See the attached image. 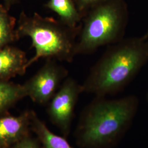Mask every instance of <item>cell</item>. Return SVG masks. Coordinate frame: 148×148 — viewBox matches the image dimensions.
<instances>
[{
  "label": "cell",
  "mask_w": 148,
  "mask_h": 148,
  "mask_svg": "<svg viewBox=\"0 0 148 148\" xmlns=\"http://www.w3.org/2000/svg\"><path fill=\"white\" fill-rule=\"evenodd\" d=\"M139 106L137 96L95 97L81 111L74 133L81 148H112L123 137Z\"/></svg>",
  "instance_id": "6da1fadb"
},
{
  "label": "cell",
  "mask_w": 148,
  "mask_h": 148,
  "mask_svg": "<svg viewBox=\"0 0 148 148\" xmlns=\"http://www.w3.org/2000/svg\"><path fill=\"white\" fill-rule=\"evenodd\" d=\"M148 62V39L123 38L108 46L81 84L83 93L106 97L120 93Z\"/></svg>",
  "instance_id": "7a4b0ae2"
},
{
  "label": "cell",
  "mask_w": 148,
  "mask_h": 148,
  "mask_svg": "<svg viewBox=\"0 0 148 148\" xmlns=\"http://www.w3.org/2000/svg\"><path fill=\"white\" fill-rule=\"evenodd\" d=\"M81 24L76 28L67 26L59 19L43 16L37 13L29 16L20 14L16 27L17 40L31 38L35 54L28 60L27 69L40 59H53L71 63L76 54L77 39Z\"/></svg>",
  "instance_id": "3957f363"
},
{
  "label": "cell",
  "mask_w": 148,
  "mask_h": 148,
  "mask_svg": "<svg viewBox=\"0 0 148 148\" xmlns=\"http://www.w3.org/2000/svg\"><path fill=\"white\" fill-rule=\"evenodd\" d=\"M129 21L125 0H106L90 9L81 22L77 55H88L125 38Z\"/></svg>",
  "instance_id": "277c9868"
},
{
  "label": "cell",
  "mask_w": 148,
  "mask_h": 148,
  "mask_svg": "<svg viewBox=\"0 0 148 148\" xmlns=\"http://www.w3.org/2000/svg\"><path fill=\"white\" fill-rule=\"evenodd\" d=\"M82 93V85L73 78L67 77L49 102L47 112L49 119L64 137L69 136L75 107Z\"/></svg>",
  "instance_id": "5b68a950"
},
{
  "label": "cell",
  "mask_w": 148,
  "mask_h": 148,
  "mask_svg": "<svg viewBox=\"0 0 148 148\" xmlns=\"http://www.w3.org/2000/svg\"><path fill=\"white\" fill-rule=\"evenodd\" d=\"M68 76V70L58 64L57 60L47 59L37 73L23 85L27 97L36 103L45 105L49 103Z\"/></svg>",
  "instance_id": "8992f818"
},
{
  "label": "cell",
  "mask_w": 148,
  "mask_h": 148,
  "mask_svg": "<svg viewBox=\"0 0 148 148\" xmlns=\"http://www.w3.org/2000/svg\"><path fill=\"white\" fill-rule=\"evenodd\" d=\"M31 111L16 116L0 117V148H10L29 135Z\"/></svg>",
  "instance_id": "52a82bcc"
},
{
  "label": "cell",
  "mask_w": 148,
  "mask_h": 148,
  "mask_svg": "<svg viewBox=\"0 0 148 148\" xmlns=\"http://www.w3.org/2000/svg\"><path fill=\"white\" fill-rule=\"evenodd\" d=\"M28 62L26 53L21 49L8 46L0 50V80L10 81L25 73Z\"/></svg>",
  "instance_id": "ba28073f"
},
{
  "label": "cell",
  "mask_w": 148,
  "mask_h": 148,
  "mask_svg": "<svg viewBox=\"0 0 148 148\" xmlns=\"http://www.w3.org/2000/svg\"><path fill=\"white\" fill-rule=\"evenodd\" d=\"M30 126L43 148H74L65 137L59 136L51 132L34 111H31Z\"/></svg>",
  "instance_id": "9c48e42d"
},
{
  "label": "cell",
  "mask_w": 148,
  "mask_h": 148,
  "mask_svg": "<svg viewBox=\"0 0 148 148\" xmlns=\"http://www.w3.org/2000/svg\"><path fill=\"white\" fill-rule=\"evenodd\" d=\"M45 6L57 14L59 20L67 26L76 28L81 24L83 16L74 0H48Z\"/></svg>",
  "instance_id": "30bf717a"
},
{
  "label": "cell",
  "mask_w": 148,
  "mask_h": 148,
  "mask_svg": "<svg viewBox=\"0 0 148 148\" xmlns=\"http://www.w3.org/2000/svg\"><path fill=\"white\" fill-rule=\"evenodd\" d=\"M27 97L23 85L0 80V116H3L13 106Z\"/></svg>",
  "instance_id": "8fae6325"
},
{
  "label": "cell",
  "mask_w": 148,
  "mask_h": 148,
  "mask_svg": "<svg viewBox=\"0 0 148 148\" xmlns=\"http://www.w3.org/2000/svg\"><path fill=\"white\" fill-rule=\"evenodd\" d=\"M16 25V19L6 7L0 5V50L17 40Z\"/></svg>",
  "instance_id": "7c38bea8"
},
{
  "label": "cell",
  "mask_w": 148,
  "mask_h": 148,
  "mask_svg": "<svg viewBox=\"0 0 148 148\" xmlns=\"http://www.w3.org/2000/svg\"><path fill=\"white\" fill-rule=\"evenodd\" d=\"M106 0H74L78 10L84 16L90 9Z\"/></svg>",
  "instance_id": "4fadbf2b"
},
{
  "label": "cell",
  "mask_w": 148,
  "mask_h": 148,
  "mask_svg": "<svg viewBox=\"0 0 148 148\" xmlns=\"http://www.w3.org/2000/svg\"><path fill=\"white\" fill-rule=\"evenodd\" d=\"M40 144L38 140L31 137L29 134L10 148H43Z\"/></svg>",
  "instance_id": "5bb4252c"
},
{
  "label": "cell",
  "mask_w": 148,
  "mask_h": 148,
  "mask_svg": "<svg viewBox=\"0 0 148 148\" xmlns=\"http://www.w3.org/2000/svg\"><path fill=\"white\" fill-rule=\"evenodd\" d=\"M19 0H2L3 2V5L5 7H6L8 10L11 7V6L16 4Z\"/></svg>",
  "instance_id": "9a60e30c"
},
{
  "label": "cell",
  "mask_w": 148,
  "mask_h": 148,
  "mask_svg": "<svg viewBox=\"0 0 148 148\" xmlns=\"http://www.w3.org/2000/svg\"><path fill=\"white\" fill-rule=\"evenodd\" d=\"M143 38L144 39H148V28L147 30L145 32V34L143 35V36H142Z\"/></svg>",
  "instance_id": "2e32d148"
},
{
  "label": "cell",
  "mask_w": 148,
  "mask_h": 148,
  "mask_svg": "<svg viewBox=\"0 0 148 148\" xmlns=\"http://www.w3.org/2000/svg\"><path fill=\"white\" fill-rule=\"evenodd\" d=\"M147 100L148 101V92H147Z\"/></svg>",
  "instance_id": "e0dca14e"
}]
</instances>
